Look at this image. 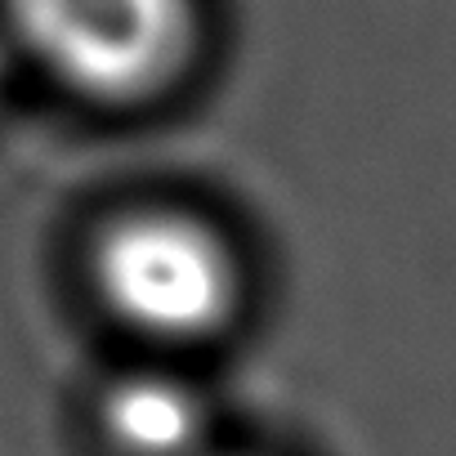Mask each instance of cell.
Returning a JSON list of instances; mask_svg holds the SVG:
<instances>
[{
  "label": "cell",
  "mask_w": 456,
  "mask_h": 456,
  "mask_svg": "<svg viewBox=\"0 0 456 456\" xmlns=\"http://www.w3.org/2000/svg\"><path fill=\"white\" fill-rule=\"evenodd\" d=\"M99 429L117 456H206V394L166 367L117 376L99 398Z\"/></svg>",
  "instance_id": "3"
},
{
  "label": "cell",
  "mask_w": 456,
  "mask_h": 456,
  "mask_svg": "<svg viewBox=\"0 0 456 456\" xmlns=\"http://www.w3.org/2000/svg\"><path fill=\"white\" fill-rule=\"evenodd\" d=\"M10 41H5V32H0V81H5V72H10Z\"/></svg>",
  "instance_id": "4"
},
{
  "label": "cell",
  "mask_w": 456,
  "mask_h": 456,
  "mask_svg": "<svg viewBox=\"0 0 456 456\" xmlns=\"http://www.w3.org/2000/svg\"><path fill=\"white\" fill-rule=\"evenodd\" d=\"M0 32L94 108H143L197 63V0H0Z\"/></svg>",
  "instance_id": "1"
},
{
  "label": "cell",
  "mask_w": 456,
  "mask_h": 456,
  "mask_svg": "<svg viewBox=\"0 0 456 456\" xmlns=\"http://www.w3.org/2000/svg\"><path fill=\"white\" fill-rule=\"evenodd\" d=\"M90 282L134 336L179 349L219 336L242 305V265L201 215L139 206L99 228Z\"/></svg>",
  "instance_id": "2"
}]
</instances>
